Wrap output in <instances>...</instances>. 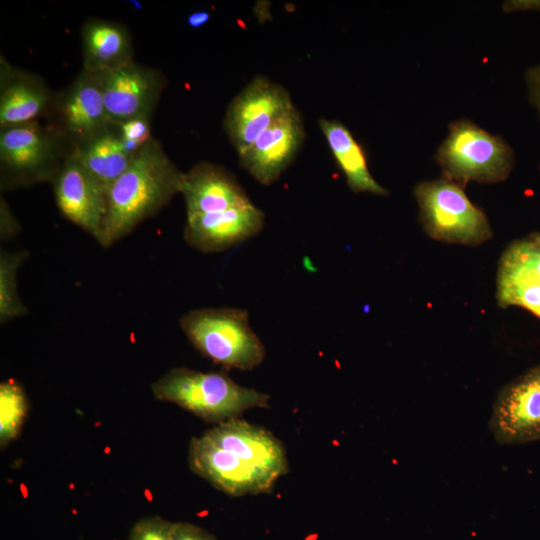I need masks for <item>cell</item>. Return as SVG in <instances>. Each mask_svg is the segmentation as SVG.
I'll list each match as a JSON object with an SVG mask.
<instances>
[{
    "label": "cell",
    "mask_w": 540,
    "mask_h": 540,
    "mask_svg": "<svg viewBox=\"0 0 540 540\" xmlns=\"http://www.w3.org/2000/svg\"><path fill=\"white\" fill-rule=\"evenodd\" d=\"M265 215L253 203L221 212L187 215L184 239L203 253L223 252L257 235Z\"/></svg>",
    "instance_id": "15"
},
{
    "label": "cell",
    "mask_w": 540,
    "mask_h": 540,
    "mask_svg": "<svg viewBox=\"0 0 540 540\" xmlns=\"http://www.w3.org/2000/svg\"><path fill=\"white\" fill-rule=\"evenodd\" d=\"M497 284L502 306L518 305L540 317V259L531 269L500 264Z\"/></svg>",
    "instance_id": "21"
},
{
    "label": "cell",
    "mask_w": 540,
    "mask_h": 540,
    "mask_svg": "<svg viewBox=\"0 0 540 540\" xmlns=\"http://www.w3.org/2000/svg\"><path fill=\"white\" fill-rule=\"evenodd\" d=\"M83 71L102 74L133 62V43L122 24L89 19L81 31Z\"/></svg>",
    "instance_id": "18"
},
{
    "label": "cell",
    "mask_w": 540,
    "mask_h": 540,
    "mask_svg": "<svg viewBox=\"0 0 540 540\" xmlns=\"http://www.w3.org/2000/svg\"><path fill=\"white\" fill-rule=\"evenodd\" d=\"M293 107L285 87L263 75L252 79L229 103L224 118L225 131L237 153Z\"/></svg>",
    "instance_id": "7"
},
{
    "label": "cell",
    "mask_w": 540,
    "mask_h": 540,
    "mask_svg": "<svg viewBox=\"0 0 540 540\" xmlns=\"http://www.w3.org/2000/svg\"><path fill=\"white\" fill-rule=\"evenodd\" d=\"M180 327L203 356L227 369L252 370L265 359V347L251 329L246 310L194 309L181 317Z\"/></svg>",
    "instance_id": "3"
},
{
    "label": "cell",
    "mask_w": 540,
    "mask_h": 540,
    "mask_svg": "<svg viewBox=\"0 0 540 540\" xmlns=\"http://www.w3.org/2000/svg\"><path fill=\"white\" fill-rule=\"evenodd\" d=\"M211 18V13L207 10H198L190 13L187 17V24L190 28L199 29L205 26Z\"/></svg>",
    "instance_id": "30"
},
{
    "label": "cell",
    "mask_w": 540,
    "mask_h": 540,
    "mask_svg": "<svg viewBox=\"0 0 540 540\" xmlns=\"http://www.w3.org/2000/svg\"><path fill=\"white\" fill-rule=\"evenodd\" d=\"M65 142L71 143L56 127L44 128L37 121L1 129V188L52 181L72 152Z\"/></svg>",
    "instance_id": "5"
},
{
    "label": "cell",
    "mask_w": 540,
    "mask_h": 540,
    "mask_svg": "<svg viewBox=\"0 0 540 540\" xmlns=\"http://www.w3.org/2000/svg\"><path fill=\"white\" fill-rule=\"evenodd\" d=\"M532 238L540 244V234H535L534 236H532Z\"/></svg>",
    "instance_id": "31"
},
{
    "label": "cell",
    "mask_w": 540,
    "mask_h": 540,
    "mask_svg": "<svg viewBox=\"0 0 540 540\" xmlns=\"http://www.w3.org/2000/svg\"><path fill=\"white\" fill-rule=\"evenodd\" d=\"M505 12H540V0H508L502 5Z\"/></svg>",
    "instance_id": "29"
},
{
    "label": "cell",
    "mask_w": 540,
    "mask_h": 540,
    "mask_svg": "<svg viewBox=\"0 0 540 540\" xmlns=\"http://www.w3.org/2000/svg\"><path fill=\"white\" fill-rule=\"evenodd\" d=\"M188 464L198 476L233 497L269 493L277 479L203 436L192 438Z\"/></svg>",
    "instance_id": "9"
},
{
    "label": "cell",
    "mask_w": 540,
    "mask_h": 540,
    "mask_svg": "<svg viewBox=\"0 0 540 540\" xmlns=\"http://www.w3.org/2000/svg\"><path fill=\"white\" fill-rule=\"evenodd\" d=\"M489 426L502 444L540 440V364L501 390Z\"/></svg>",
    "instance_id": "10"
},
{
    "label": "cell",
    "mask_w": 540,
    "mask_h": 540,
    "mask_svg": "<svg viewBox=\"0 0 540 540\" xmlns=\"http://www.w3.org/2000/svg\"><path fill=\"white\" fill-rule=\"evenodd\" d=\"M27 252L0 253V321L5 323L13 318L27 314L21 301L16 283L17 270L27 257Z\"/></svg>",
    "instance_id": "22"
},
{
    "label": "cell",
    "mask_w": 540,
    "mask_h": 540,
    "mask_svg": "<svg viewBox=\"0 0 540 540\" xmlns=\"http://www.w3.org/2000/svg\"><path fill=\"white\" fill-rule=\"evenodd\" d=\"M78 162L106 189L126 171L132 159L124 150L118 126L73 146Z\"/></svg>",
    "instance_id": "20"
},
{
    "label": "cell",
    "mask_w": 540,
    "mask_h": 540,
    "mask_svg": "<svg viewBox=\"0 0 540 540\" xmlns=\"http://www.w3.org/2000/svg\"><path fill=\"white\" fill-rule=\"evenodd\" d=\"M202 436L277 480L288 471L283 444L263 427L236 417L216 424Z\"/></svg>",
    "instance_id": "14"
},
{
    "label": "cell",
    "mask_w": 540,
    "mask_h": 540,
    "mask_svg": "<svg viewBox=\"0 0 540 540\" xmlns=\"http://www.w3.org/2000/svg\"><path fill=\"white\" fill-rule=\"evenodd\" d=\"M180 193L187 215L246 207L252 202L236 177L224 167L198 162L184 173Z\"/></svg>",
    "instance_id": "16"
},
{
    "label": "cell",
    "mask_w": 540,
    "mask_h": 540,
    "mask_svg": "<svg viewBox=\"0 0 540 540\" xmlns=\"http://www.w3.org/2000/svg\"><path fill=\"white\" fill-rule=\"evenodd\" d=\"M528 100L540 118V64L530 67L525 73Z\"/></svg>",
    "instance_id": "27"
},
{
    "label": "cell",
    "mask_w": 540,
    "mask_h": 540,
    "mask_svg": "<svg viewBox=\"0 0 540 540\" xmlns=\"http://www.w3.org/2000/svg\"><path fill=\"white\" fill-rule=\"evenodd\" d=\"M305 140L302 117L294 106L238 152L241 166L260 184L274 183L293 162Z\"/></svg>",
    "instance_id": "12"
},
{
    "label": "cell",
    "mask_w": 540,
    "mask_h": 540,
    "mask_svg": "<svg viewBox=\"0 0 540 540\" xmlns=\"http://www.w3.org/2000/svg\"><path fill=\"white\" fill-rule=\"evenodd\" d=\"M180 171L153 137L107 190L106 215L99 244L110 247L180 193Z\"/></svg>",
    "instance_id": "1"
},
{
    "label": "cell",
    "mask_w": 540,
    "mask_h": 540,
    "mask_svg": "<svg viewBox=\"0 0 540 540\" xmlns=\"http://www.w3.org/2000/svg\"><path fill=\"white\" fill-rule=\"evenodd\" d=\"M318 124L349 188L354 192L387 195V190L371 175L364 150L350 130L338 120L321 118Z\"/></svg>",
    "instance_id": "19"
},
{
    "label": "cell",
    "mask_w": 540,
    "mask_h": 540,
    "mask_svg": "<svg viewBox=\"0 0 540 540\" xmlns=\"http://www.w3.org/2000/svg\"><path fill=\"white\" fill-rule=\"evenodd\" d=\"M95 76L101 86L107 117L114 125L151 117L165 87V78L158 70L134 61Z\"/></svg>",
    "instance_id": "8"
},
{
    "label": "cell",
    "mask_w": 540,
    "mask_h": 540,
    "mask_svg": "<svg viewBox=\"0 0 540 540\" xmlns=\"http://www.w3.org/2000/svg\"><path fill=\"white\" fill-rule=\"evenodd\" d=\"M172 523L160 516L142 518L131 528L129 540H172Z\"/></svg>",
    "instance_id": "25"
},
{
    "label": "cell",
    "mask_w": 540,
    "mask_h": 540,
    "mask_svg": "<svg viewBox=\"0 0 540 540\" xmlns=\"http://www.w3.org/2000/svg\"><path fill=\"white\" fill-rule=\"evenodd\" d=\"M56 97L35 75L1 61V129L34 122L49 112L53 114Z\"/></svg>",
    "instance_id": "17"
},
{
    "label": "cell",
    "mask_w": 540,
    "mask_h": 540,
    "mask_svg": "<svg viewBox=\"0 0 540 540\" xmlns=\"http://www.w3.org/2000/svg\"><path fill=\"white\" fill-rule=\"evenodd\" d=\"M150 119L151 117L148 116L138 117L117 125L123 148L130 157H134L152 138Z\"/></svg>",
    "instance_id": "24"
},
{
    "label": "cell",
    "mask_w": 540,
    "mask_h": 540,
    "mask_svg": "<svg viewBox=\"0 0 540 540\" xmlns=\"http://www.w3.org/2000/svg\"><path fill=\"white\" fill-rule=\"evenodd\" d=\"M51 182L61 214L99 242L106 215L107 190L72 152Z\"/></svg>",
    "instance_id": "11"
},
{
    "label": "cell",
    "mask_w": 540,
    "mask_h": 540,
    "mask_svg": "<svg viewBox=\"0 0 540 540\" xmlns=\"http://www.w3.org/2000/svg\"><path fill=\"white\" fill-rule=\"evenodd\" d=\"M27 413V399L22 387L12 381L0 384V444L14 439Z\"/></svg>",
    "instance_id": "23"
},
{
    "label": "cell",
    "mask_w": 540,
    "mask_h": 540,
    "mask_svg": "<svg viewBox=\"0 0 540 540\" xmlns=\"http://www.w3.org/2000/svg\"><path fill=\"white\" fill-rule=\"evenodd\" d=\"M156 399L171 402L212 423L236 418L252 408H268L269 395L244 387L221 372L173 368L152 386Z\"/></svg>",
    "instance_id": "2"
},
{
    "label": "cell",
    "mask_w": 540,
    "mask_h": 540,
    "mask_svg": "<svg viewBox=\"0 0 540 540\" xmlns=\"http://www.w3.org/2000/svg\"><path fill=\"white\" fill-rule=\"evenodd\" d=\"M435 159L445 178L462 186L469 181H504L514 166L512 148L467 119L450 123Z\"/></svg>",
    "instance_id": "4"
},
{
    "label": "cell",
    "mask_w": 540,
    "mask_h": 540,
    "mask_svg": "<svg viewBox=\"0 0 540 540\" xmlns=\"http://www.w3.org/2000/svg\"><path fill=\"white\" fill-rule=\"evenodd\" d=\"M53 115L57 129L77 145L107 129V117L101 86L94 74L83 71L56 97Z\"/></svg>",
    "instance_id": "13"
},
{
    "label": "cell",
    "mask_w": 540,
    "mask_h": 540,
    "mask_svg": "<svg viewBox=\"0 0 540 540\" xmlns=\"http://www.w3.org/2000/svg\"><path fill=\"white\" fill-rule=\"evenodd\" d=\"M19 230V225L9 210L7 203L1 199V238L7 239Z\"/></svg>",
    "instance_id": "28"
},
{
    "label": "cell",
    "mask_w": 540,
    "mask_h": 540,
    "mask_svg": "<svg viewBox=\"0 0 540 540\" xmlns=\"http://www.w3.org/2000/svg\"><path fill=\"white\" fill-rule=\"evenodd\" d=\"M426 232L440 241L478 245L491 237L485 214L448 179L420 182L414 190Z\"/></svg>",
    "instance_id": "6"
},
{
    "label": "cell",
    "mask_w": 540,
    "mask_h": 540,
    "mask_svg": "<svg viewBox=\"0 0 540 540\" xmlns=\"http://www.w3.org/2000/svg\"><path fill=\"white\" fill-rule=\"evenodd\" d=\"M172 540H217L203 528L188 522H173Z\"/></svg>",
    "instance_id": "26"
}]
</instances>
